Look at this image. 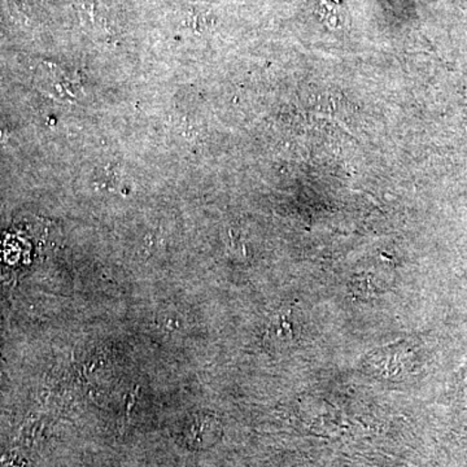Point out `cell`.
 Masks as SVG:
<instances>
[{"instance_id": "cell-1", "label": "cell", "mask_w": 467, "mask_h": 467, "mask_svg": "<svg viewBox=\"0 0 467 467\" xmlns=\"http://www.w3.org/2000/svg\"><path fill=\"white\" fill-rule=\"evenodd\" d=\"M411 349L405 346H392L371 356L370 364L382 378L400 377L405 368H411Z\"/></svg>"}]
</instances>
